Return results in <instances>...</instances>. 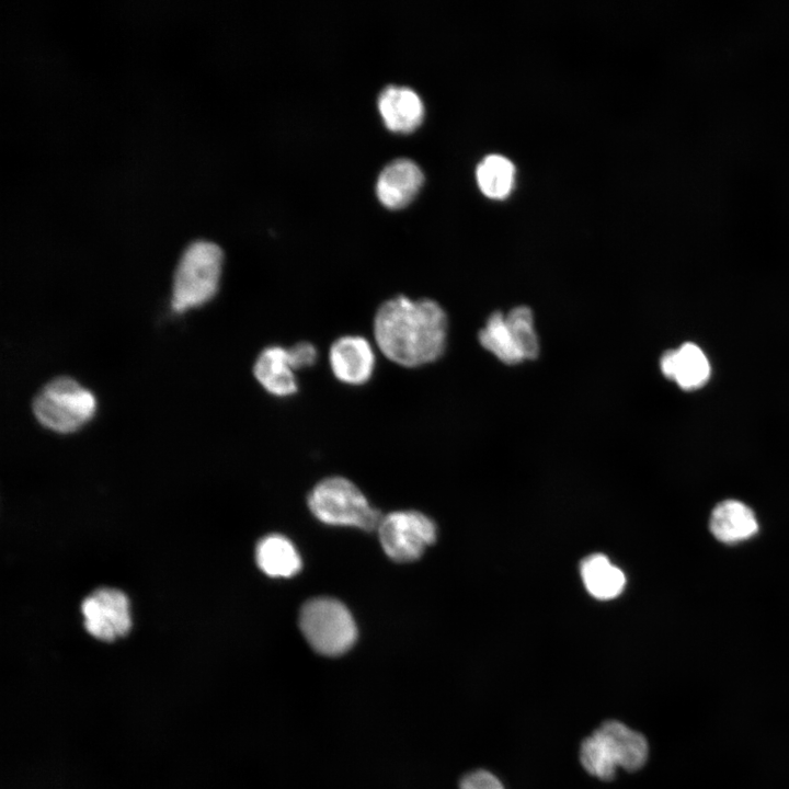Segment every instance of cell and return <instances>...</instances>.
Wrapping results in <instances>:
<instances>
[{
    "mask_svg": "<svg viewBox=\"0 0 789 789\" xmlns=\"http://www.w3.org/2000/svg\"><path fill=\"white\" fill-rule=\"evenodd\" d=\"M378 108L386 126L400 133L415 129L424 115L421 98L408 87H386L379 94Z\"/></svg>",
    "mask_w": 789,
    "mask_h": 789,
    "instance_id": "12",
    "label": "cell"
},
{
    "mask_svg": "<svg viewBox=\"0 0 789 789\" xmlns=\"http://www.w3.org/2000/svg\"><path fill=\"white\" fill-rule=\"evenodd\" d=\"M580 570L585 588L597 599H611L624 591L626 584L624 572L605 554L588 556L582 561Z\"/></svg>",
    "mask_w": 789,
    "mask_h": 789,
    "instance_id": "16",
    "label": "cell"
},
{
    "mask_svg": "<svg viewBox=\"0 0 789 789\" xmlns=\"http://www.w3.org/2000/svg\"><path fill=\"white\" fill-rule=\"evenodd\" d=\"M378 533L386 554L398 562L419 559L436 539L435 524L416 511L388 514L382 517Z\"/></svg>",
    "mask_w": 789,
    "mask_h": 789,
    "instance_id": "8",
    "label": "cell"
},
{
    "mask_svg": "<svg viewBox=\"0 0 789 789\" xmlns=\"http://www.w3.org/2000/svg\"><path fill=\"white\" fill-rule=\"evenodd\" d=\"M709 528L721 542L736 544L758 531V523L751 507L737 500H724L712 510Z\"/></svg>",
    "mask_w": 789,
    "mask_h": 789,
    "instance_id": "15",
    "label": "cell"
},
{
    "mask_svg": "<svg viewBox=\"0 0 789 789\" xmlns=\"http://www.w3.org/2000/svg\"><path fill=\"white\" fill-rule=\"evenodd\" d=\"M374 336L393 363L418 367L436 361L447 339V316L432 299L397 296L384 302L374 319Z\"/></svg>",
    "mask_w": 789,
    "mask_h": 789,
    "instance_id": "1",
    "label": "cell"
},
{
    "mask_svg": "<svg viewBox=\"0 0 789 789\" xmlns=\"http://www.w3.org/2000/svg\"><path fill=\"white\" fill-rule=\"evenodd\" d=\"M255 558L259 568L273 578L293 576L301 567L293 544L282 535L264 537L256 546Z\"/></svg>",
    "mask_w": 789,
    "mask_h": 789,
    "instance_id": "17",
    "label": "cell"
},
{
    "mask_svg": "<svg viewBox=\"0 0 789 789\" xmlns=\"http://www.w3.org/2000/svg\"><path fill=\"white\" fill-rule=\"evenodd\" d=\"M421 168L411 159L398 158L380 172L376 193L388 208H401L409 204L423 184Z\"/></svg>",
    "mask_w": 789,
    "mask_h": 789,
    "instance_id": "11",
    "label": "cell"
},
{
    "mask_svg": "<svg viewBox=\"0 0 789 789\" xmlns=\"http://www.w3.org/2000/svg\"><path fill=\"white\" fill-rule=\"evenodd\" d=\"M645 737L617 720L603 722L581 744L580 761L584 769L602 780L615 777L616 769H640L647 762Z\"/></svg>",
    "mask_w": 789,
    "mask_h": 789,
    "instance_id": "2",
    "label": "cell"
},
{
    "mask_svg": "<svg viewBox=\"0 0 789 789\" xmlns=\"http://www.w3.org/2000/svg\"><path fill=\"white\" fill-rule=\"evenodd\" d=\"M87 631L96 639L113 641L125 636L132 627L129 601L115 588H100L81 605Z\"/></svg>",
    "mask_w": 789,
    "mask_h": 789,
    "instance_id": "9",
    "label": "cell"
},
{
    "mask_svg": "<svg viewBox=\"0 0 789 789\" xmlns=\"http://www.w3.org/2000/svg\"><path fill=\"white\" fill-rule=\"evenodd\" d=\"M296 370L310 367L317 361V348L309 342H299L288 348Z\"/></svg>",
    "mask_w": 789,
    "mask_h": 789,
    "instance_id": "20",
    "label": "cell"
},
{
    "mask_svg": "<svg viewBox=\"0 0 789 789\" xmlns=\"http://www.w3.org/2000/svg\"><path fill=\"white\" fill-rule=\"evenodd\" d=\"M331 370L340 381L359 386L369 380L376 357L370 343L359 335H344L335 340L329 351Z\"/></svg>",
    "mask_w": 789,
    "mask_h": 789,
    "instance_id": "10",
    "label": "cell"
},
{
    "mask_svg": "<svg viewBox=\"0 0 789 789\" xmlns=\"http://www.w3.org/2000/svg\"><path fill=\"white\" fill-rule=\"evenodd\" d=\"M224 253L214 242L197 240L183 252L173 278L171 307L182 313L208 302L218 291Z\"/></svg>",
    "mask_w": 789,
    "mask_h": 789,
    "instance_id": "3",
    "label": "cell"
},
{
    "mask_svg": "<svg viewBox=\"0 0 789 789\" xmlns=\"http://www.w3.org/2000/svg\"><path fill=\"white\" fill-rule=\"evenodd\" d=\"M479 342L507 365L536 358L539 340L531 310L519 306L506 315L500 311L492 313L479 332Z\"/></svg>",
    "mask_w": 789,
    "mask_h": 789,
    "instance_id": "7",
    "label": "cell"
},
{
    "mask_svg": "<svg viewBox=\"0 0 789 789\" xmlns=\"http://www.w3.org/2000/svg\"><path fill=\"white\" fill-rule=\"evenodd\" d=\"M477 182L481 192L492 199H504L515 183V167L505 157L490 155L477 168Z\"/></svg>",
    "mask_w": 789,
    "mask_h": 789,
    "instance_id": "18",
    "label": "cell"
},
{
    "mask_svg": "<svg viewBox=\"0 0 789 789\" xmlns=\"http://www.w3.org/2000/svg\"><path fill=\"white\" fill-rule=\"evenodd\" d=\"M661 370L682 387L690 390L702 386L710 376V364L704 352L693 343L666 351L661 357Z\"/></svg>",
    "mask_w": 789,
    "mask_h": 789,
    "instance_id": "14",
    "label": "cell"
},
{
    "mask_svg": "<svg viewBox=\"0 0 789 789\" xmlns=\"http://www.w3.org/2000/svg\"><path fill=\"white\" fill-rule=\"evenodd\" d=\"M299 626L311 648L328 656L345 653L357 638L351 613L331 597H316L305 603L299 614Z\"/></svg>",
    "mask_w": 789,
    "mask_h": 789,
    "instance_id": "5",
    "label": "cell"
},
{
    "mask_svg": "<svg viewBox=\"0 0 789 789\" xmlns=\"http://www.w3.org/2000/svg\"><path fill=\"white\" fill-rule=\"evenodd\" d=\"M459 789H505L501 780L492 773L478 769L465 775Z\"/></svg>",
    "mask_w": 789,
    "mask_h": 789,
    "instance_id": "19",
    "label": "cell"
},
{
    "mask_svg": "<svg viewBox=\"0 0 789 789\" xmlns=\"http://www.w3.org/2000/svg\"><path fill=\"white\" fill-rule=\"evenodd\" d=\"M288 348L272 345L258 356L253 373L259 384L271 395L288 397L297 392L298 384Z\"/></svg>",
    "mask_w": 789,
    "mask_h": 789,
    "instance_id": "13",
    "label": "cell"
},
{
    "mask_svg": "<svg viewBox=\"0 0 789 789\" xmlns=\"http://www.w3.org/2000/svg\"><path fill=\"white\" fill-rule=\"evenodd\" d=\"M95 410L94 395L67 377L56 378L45 385L33 401L37 421L58 433L79 430L93 418Z\"/></svg>",
    "mask_w": 789,
    "mask_h": 789,
    "instance_id": "4",
    "label": "cell"
},
{
    "mask_svg": "<svg viewBox=\"0 0 789 789\" xmlns=\"http://www.w3.org/2000/svg\"><path fill=\"white\" fill-rule=\"evenodd\" d=\"M308 504L320 521L332 525L356 526L367 531L378 529L382 516L348 480L334 477L319 482L309 494Z\"/></svg>",
    "mask_w": 789,
    "mask_h": 789,
    "instance_id": "6",
    "label": "cell"
}]
</instances>
